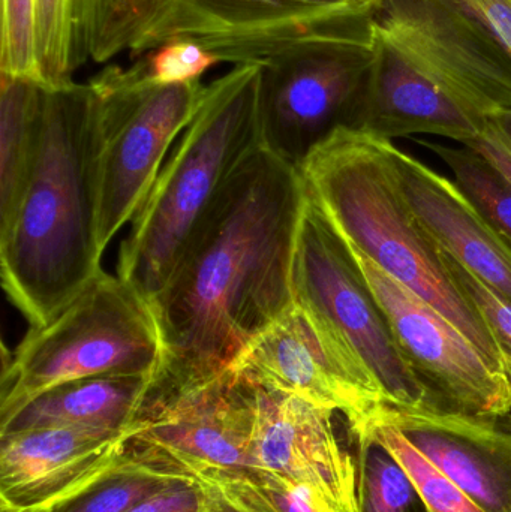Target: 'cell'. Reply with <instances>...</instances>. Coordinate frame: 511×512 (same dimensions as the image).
Here are the masks:
<instances>
[{"label":"cell","mask_w":511,"mask_h":512,"mask_svg":"<svg viewBox=\"0 0 511 512\" xmlns=\"http://www.w3.org/2000/svg\"><path fill=\"white\" fill-rule=\"evenodd\" d=\"M305 200L299 168L264 147L237 168L150 301L162 366L144 403L218 378L294 306L291 267Z\"/></svg>","instance_id":"1"},{"label":"cell","mask_w":511,"mask_h":512,"mask_svg":"<svg viewBox=\"0 0 511 512\" xmlns=\"http://www.w3.org/2000/svg\"><path fill=\"white\" fill-rule=\"evenodd\" d=\"M354 128L384 140L437 135L467 146L511 119V62L464 0H383Z\"/></svg>","instance_id":"2"},{"label":"cell","mask_w":511,"mask_h":512,"mask_svg":"<svg viewBox=\"0 0 511 512\" xmlns=\"http://www.w3.org/2000/svg\"><path fill=\"white\" fill-rule=\"evenodd\" d=\"M99 161L95 87L44 86L32 171L11 222L0 228L3 288L30 327L54 318L102 270Z\"/></svg>","instance_id":"3"},{"label":"cell","mask_w":511,"mask_h":512,"mask_svg":"<svg viewBox=\"0 0 511 512\" xmlns=\"http://www.w3.org/2000/svg\"><path fill=\"white\" fill-rule=\"evenodd\" d=\"M384 138L339 128L300 165L306 192L342 239L455 324L506 375L497 342L402 197Z\"/></svg>","instance_id":"4"},{"label":"cell","mask_w":511,"mask_h":512,"mask_svg":"<svg viewBox=\"0 0 511 512\" xmlns=\"http://www.w3.org/2000/svg\"><path fill=\"white\" fill-rule=\"evenodd\" d=\"M260 72L261 63H243L207 84L194 119L132 219L117 276L149 303L167 285L228 180L263 147Z\"/></svg>","instance_id":"5"},{"label":"cell","mask_w":511,"mask_h":512,"mask_svg":"<svg viewBox=\"0 0 511 512\" xmlns=\"http://www.w3.org/2000/svg\"><path fill=\"white\" fill-rule=\"evenodd\" d=\"M383 0H105L92 60L197 42L222 63H263L371 17Z\"/></svg>","instance_id":"6"},{"label":"cell","mask_w":511,"mask_h":512,"mask_svg":"<svg viewBox=\"0 0 511 512\" xmlns=\"http://www.w3.org/2000/svg\"><path fill=\"white\" fill-rule=\"evenodd\" d=\"M161 366V334L149 301L122 277L101 270L54 318L30 327L5 361L0 418L66 382L155 379Z\"/></svg>","instance_id":"7"},{"label":"cell","mask_w":511,"mask_h":512,"mask_svg":"<svg viewBox=\"0 0 511 512\" xmlns=\"http://www.w3.org/2000/svg\"><path fill=\"white\" fill-rule=\"evenodd\" d=\"M291 289L294 304L368 367L387 403L432 408L428 390L399 349L347 242L308 192L294 246Z\"/></svg>","instance_id":"8"},{"label":"cell","mask_w":511,"mask_h":512,"mask_svg":"<svg viewBox=\"0 0 511 512\" xmlns=\"http://www.w3.org/2000/svg\"><path fill=\"white\" fill-rule=\"evenodd\" d=\"M99 98V243L137 215L162 170L173 141L194 119L206 86L200 81L158 84L141 60L111 65L90 80Z\"/></svg>","instance_id":"9"},{"label":"cell","mask_w":511,"mask_h":512,"mask_svg":"<svg viewBox=\"0 0 511 512\" xmlns=\"http://www.w3.org/2000/svg\"><path fill=\"white\" fill-rule=\"evenodd\" d=\"M371 17L261 63L264 149L300 168L339 128H354L372 68Z\"/></svg>","instance_id":"10"},{"label":"cell","mask_w":511,"mask_h":512,"mask_svg":"<svg viewBox=\"0 0 511 512\" xmlns=\"http://www.w3.org/2000/svg\"><path fill=\"white\" fill-rule=\"evenodd\" d=\"M257 385L236 367L207 384L144 403L125 462L138 471L194 481L213 469L249 468Z\"/></svg>","instance_id":"11"},{"label":"cell","mask_w":511,"mask_h":512,"mask_svg":"<svg viewBox=\"0 0 511 512\" xmlns=\"http://www.w3.org/2000/svg\"><path fill=\"white\" fill-rule=\"evenodd\" d=\"M348 245V243H347ZM396 343L431 397L432 408L467 414L511 412V384L440 310L350 245Z\"/></svg>","instance_id":"12"},{"label":"cell","mask_w":511,"mask_h":512,"mask_svg":"<svg viewBox=\"0 0 511 512\" xmlns=\"http://www.w3.org/2000/svg\"><path fill=\"white\" fill-rule=\"evenodd\" d=\"M233 367L249 381L344 415L354 438L389 402L368 367L294 304Z\"/></svg>","instance_id":"13"},{"label":"cell","mask_w":511,"mask_h":512,"mask_svg":"<svg viewBox=\"0 0 511 512\" xmlns=\"http://www.w3.org/2000/svg\"><path fill=\"white\" fill-rule=\"evenodd\" d=\"M255 385L249 468L290 481L326 512H360L359 463L336 435V412L294 394Z\"/></svg>","instance_id":"14"},{"label":"cell","mask_w":511,"mask_h":512,"mask_svg":"<svg viewBox=\"0 0 511 512\" xmlns=\"http://www.w3.org/2000/svg\"><path fill=\"white\" fill-rule=\"evenodd\" d=\"M134 429H39L0 436V511L53 512L125 465Z\"/></svg>","instance_id":"15"},{"label":"cell","mask_w":511,"mask_h":512,"mask_svg":"<svg viewBox=\"0 0 511 512\" xmlns=\"http://www.w3.org/2000/svg\"><path fill=\"white\" fill-rule=\"evenodd\" d=\"M395 427L485 512H511V412L479 415L384 403L374 415Z\"/></svg>","instance_id":"16"},{"label":"cell","mask_w":511,"mask_h":512,"mask_svg":"<svg viewBox=\"0 0 511 512\" xmlns=\"http://www.w3.org/2000/svg\"><path fill=\"white\" fill-rule=\"evenodd\" d=\"M402 197L429 236L447 254L511 300V242L441 176L392 141H386Z\"/></svg>","instance_id":"17"},{"label":"cell","mask_w":511,"mask_h":512,"mask_svg":"<svg viewBox=\"0 0 511 512\" xmlns=\"http://www.w3.org/2000/svg\"><path fill=\"white\" fill-rule=\"evenodd\" d=\"M149 376H96L57 385L0 423V436L39 429L126 432L152 387Z\"/></svg>","instance_id":"18"},{"label":"cell","mask_w":511,"mask_h":512,"mask_svg":"<svg viewBox=\"0 0 511 512\" xmlns=\"http://www.w3.org/2000/svg\"><path fill=\"white\" fill-rule=\"evenodd\" d=\"M42 90L35 78L0 74V228L11 222L32 171Z\"/></svg>","instance_id":"19"},{"label":"cell","mask_w":511,"mask_h":512,"mask_svg":"<svg viewBox=\"0 0 511 512\" xmlns=\"http://www.w3.org/2000/svg\"><path fill=\"white\" fill-rule=\"evenodd\" d=\"M105 0H38L39 81L47 87L74 83L93 57Z\"/></svg>","instance_id":"20"},{"label":"cell","mask_w":511,"mask_h":512,"mask_svg":"<svg viewBox=\"0 0 511 512\" xmlns=\"http://www.w3.org/2000/svg\"><path fill=\"white\" fill-rule=\"evenodd\" d=\"M452 171L468 200L511 242V180L488 158L471 147H450L420 140Z\"/></svg>","instance_id":"21"},{"label":"cell","mask_w":511,"mask_h":512,"mask_svg":"<svg viewBox=\"0 0 511 512\" xmlns=\"http://www.w3.org/2000/svg\"><path fill=\"white\" fill-rule=\"evenodd\" d=\"M360 512H425L408 472L386 445L365 433L357 436Z\"/></svg>","instance_id":"22"},{"label":"cell","mask_w":511,"mask_h":512,"mask_svg":"<svg viewBox=\"0 0 511 512\" xmlns=\"http://www.w3.org/2000/svg\"><path fill=\"white\" fill-rule=\"evenodd\" d=\"M206 477L249 512H326L300 487L255 468L213 469Z\"/></svg>","instance_id":"23"},{"label":"cell","mask_w":511,"mask_h":512,"mask_svg":"<svg viewBox=\"0 0 511 512\" xmlns=\"http://www.w3.org/2000/svg\"><path fill=\"white\" fill-rule=\"evenodd\" d=\"M365 433L386 445L408 472L422 498L425 512H485L467 493L462 492L453 481L431 465L416 448L411 447L395 427L374 417L362 435Z\"/></svg>","instance_id":"24"},{"label":"cell","mask_w":511,"mask_h":512,"mask_svg":"<svg viewBox=\"0 0 511 512\" xmlns=\"http://www.w3.org/2000/svg\"><path fill=\"white\" fill-rule=\"evenodd\" d=\"M174 481L138 471L125 462L119 471L53 512H126Z\"/></svg>","instance_id":"25"},{"label":"cell","mask_w":511,"mask_h":512,"mask_svg":"<svg viewBox=\"0 0 511 512\" xmlns=\"http://www.w3.org/2000/svg\"><path fill=\"white\" fill-rule=\"evenodd\" d=\"M0 74L39 81L38 0H2Z\"/></svg>","instance_id":"26"},{"label":"cell","mask_w":511,"mask_h":512,"mask_svg":"<svg viewBox=\"0 0 511 512\" xmlns=\"http://www.w3.org/2000/svg\"><path fill=\"white\" fill-rule=\"evenodd\" d=\"M150 80L158 84H186L200 81L221 59L188 39L165 42L141 59Z\"/></svg>","instance_id":"27"},{"label":"cell","mask_w":511,"mask_h":512,"mask_svg":"<svg viewBox=\"0 0 511 512\" xmlns=\"http://www.w3.org/2000/svg\"><path fill=\"white\" fill-rule=\"evenodd\" d=\"M447 264L464 294L473 301L500 349L504 370L511 384V300L483 282L467 267L447 254Z\"/></svg>","instance_id":"28"},{"label":"cell","mask_w":511,"mask_h":512,"mask_svg":"<svg viewBox=\"0 0 511 512\" xmlns=\"http://www.w3.org/2000/svg\"><path fill=\"white\" fill-rule=\"evenodd\" d=\"M200 502L197 481H174L126 512H198Z\"/></svg>","instance_id":"29"},{"label":"cell","mask_w":511,"mask_h":512,"mask_svg":"<svg viewBox=\"0 0 511 512\" xmlns=\"http://www.w3.org/2000/svg\"><path fill=\"white\" fill-rule=\"evenodd\" d=\"M467 147L482 153L511 180V119L489 120Z\"/></svg>","instance_id":"30"},{"label":"cell","mask_w":511,"mask_h":512,"mask_svg":"<svg viewBox=\"0 0 511 512\" xmlns=\"http://www.w3.org/2000/svg\"><path fill=\"white\" fill-rule=\"evenodd\" d=\"M511 62V0H464Z\"/></svg>","instance_id":"31"},{"label":"cell","mask_w":511,"mask_h":512,"mask_svg":"<svg viewBox=\"0 0 511 512\" xmlns=\"http://www.w3.org/2000/svg\"><path fill=\"white\" fill-rule=\"evenodd\" d=\"M194 481L200 486L201 493L198 512H249L206 477H197Z\"/></svg>","instance_id":"32"}]
</instances>
